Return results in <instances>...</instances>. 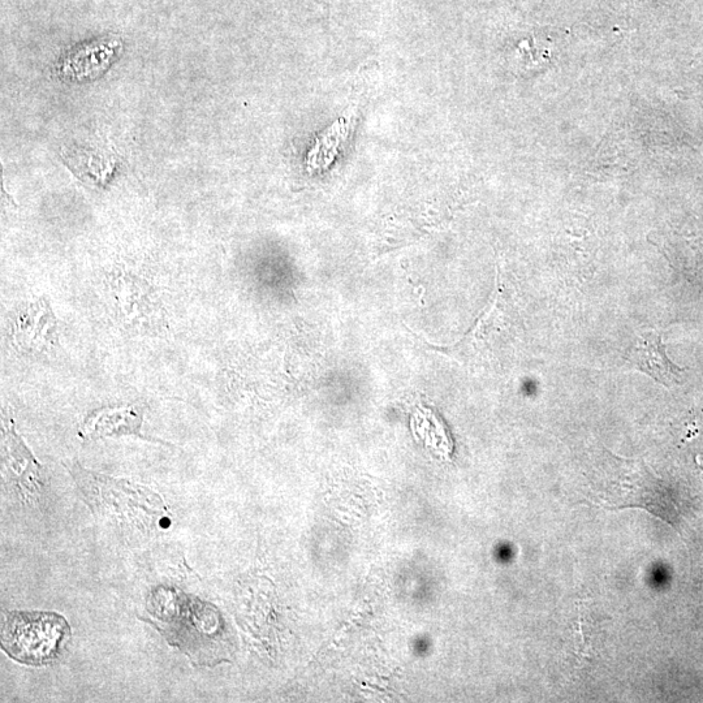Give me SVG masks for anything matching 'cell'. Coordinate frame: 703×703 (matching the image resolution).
I'll return each mask as SVG.
<instances>
[{"label": "cell", "mask_w": 703, "mask_h": 703, "mask_svg": "<svg viewBox=\"0 0 703 703\" xmlns=\"http://www.w3.org/2000/svg\"><path fill=\"white\" fill-rule=\"evenodd\" d=\"M67 470L93 515L120 537L140 541L170 526L165 502L148 487L94 473L77 463L67 465Z\"/></svg>", "instance_id": "1"}, {"label": "cell", "mask_w": 703, "mask_h": 703, "mask_svg": "<svg viewBox=\"0 0 703 703\" xmlns=\"http://www.w3.org/2000/svg\"><path fill=\"white\" fill-rule=\"evenodd\" d=\"M71 638V628L55 612L7 611L2 616V649L25 666L53 663Z\"/></svg>", "instance_id": "3"}, {"label": "cell", "mask_w": 703, "mask_h": 703, "mask_svg": "<svg viewBox=\"0 0 703 703\" xmlns=\"http://www.w3.org/2000/svg\"><path fill=\"white\" fill-rule=\"evenodd\" d=\"M142 416L132 408L102 409L86 418L80 435L86 439L137 435L140 437Z\"/></svg>", "instance_id": "6"}, {"label": "cell", "mask_w": 703, "mask_h": 703, "mask_svg": "<svg viewBox=\"0 0 703 703\" xmlns=\"http://www.w3.org/2000/svg\"><path fill=\"white\" fill-rule=\"evenodd\" d=\"M2 433L7 468L14 474L17 491L24 499H36L42 491L40 464L17 434L12 418L6 414H3Z\"/></svg>", "instance_id": "4"}, {"label": "cell", "mask_w": 703, "mask_h": 703, "mask_svg": "<svg viewBox=\"0 0 703 703\" xmlns=\"http://www.w3.org/2000/svg\"><path fill=\"white\" fill-rule=\"evenodd\" d=\"M627 362L632 368L648 374L654 381L666 387L680 385L683 370L668 359L662 336L657 331H648L638 336L627 352Z\"/></svg>", "instance_id": "5"}, {"label": "cell", "mask_w": 703, "mask_h": 703, "mask_svg": "<svg viewBox=\"0 0 703 703\" xmlns=\"http://www.w3.org/2000/svg\"><path fill=\"white\" fill-rule=\"evenodd\" d=\"M142 620L158 629L168 644L183 651L194 666H215L227 659L222 616L198 598L175 589H155Z\"/></svg>", "instance_id": "2"}]
</instances>
